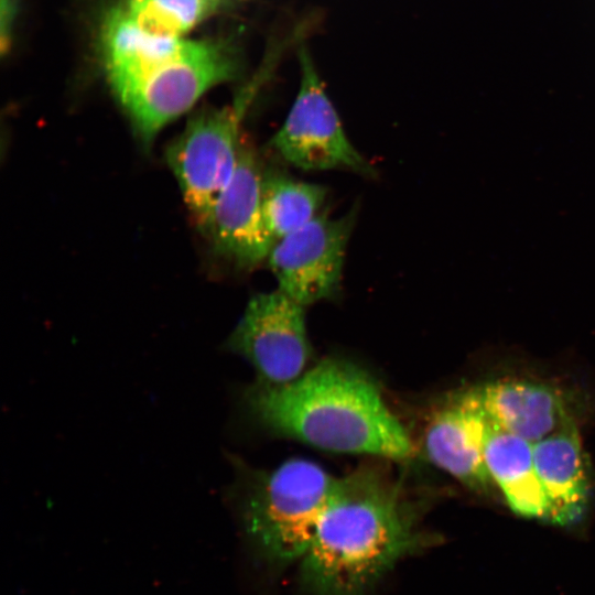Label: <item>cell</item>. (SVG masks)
<instances>
[{"instance_id":"cell-17","label":"cell","mask_w":595,"mask_h":595,"mask_svg":"<svg viewBox=\"0 0 595 595\" xmlns=\"http://www.w3.org/2000/svg\"><path fill=\"white\" fill-rule=\"evenodd\" d=\"M13 0H1V51L4 53L9 48L10 30L13 20Z\"/></svg>"},{"instance_id":"cell-7","label":"cell","mask_w":595,"mask_h":595,"mask_svg":"<svg viewBox=\"0 0 595 595\" xmlns=\"http://www.w3.org/2000/svg\"><path fill=\"white\" fill-rule=\"evenodd\" d=\"M304 309L279 289L257 294L225 346L253 366L257 381L292 382L305 372L311 356Z\"/></svg>"},{"instance_id":"cell-16","label":"cell","mask_w":595,"mask_h":595,"mask_svg":"<svg viewBox=\"0 0 595 595\" xmlns=\"http://www.w3.org/2000/svg\"><path fill=\"white\" fill-rule=\"evenodd\" d=\"M133 21L147 33L180 37L218 7L213 0H126Z\"/></svg>"},{"instance_id":"cell-3","label":"cell","mask_w":595,"mask_h":595,"mask_svg":"<svg viewBox=\"0 0 595 595\" xmlns=\"http://www.w3.org/2000/svg\"><path fill=\"white\" fill-rule=\"evenodd\" d=\"M336 482L317 464L300 458L271 472L245 469L232 495L250 544L271 564L300 562Z\"/></svg>"},{"instance_id":"cell-13","label":"cell","mask_w":595,"mask_h":595,"mask_svg":"<svg viewBox=\"0 0 595 595\" xmlns=\"http://www.w3.org/2000/svg\"><path fill=\"white\" fill-rule=\"evenodd\" d=\"M183 42L180 37L144 32L130 17L123 2L113 7L102 23L101 50L115 96L173 57Z\"/></svg>"},{"instance_id":"cell-18","label":"cell","mask_w":595,"mask_h":595,"mask_svg":"<svg viewBox=\"0 0 595 595\" xmlns=\"http://www.w3.org/2000/svg\"><path fill=\"white\" fill-rule=\"evenodd\" d=\"M213 1L219 6L224 0H213Z\"/></svg>"},{"instance_id":"cell-4","label":"cell","mask_w":595,"mask_h":595,"mask_svg":"<svg viewBox=\"0 0 595 595\" xmlns=\"http://www.w3.org/2000/svg\"><path fill=\"white\" fill-rule=\"evenodd\" d=\"M283 51L284 43L274 45L230 105L195 113L166 148L167 165L194 225L205 237L215 206L236 169L245 115Z\"/></svg>"},{"instance_id":"cell-12","label":"cell","mask_w":595,"mask_h":595,"mask_svg":"<svg viewBox=\"0 0 595 595\" xmlns=\"http://www.w3.org/2000/svg\"><path fill=\"white\" fill-rule=\"evenodd\" d=\"M533 461L549 499V522L566 526L578 520L587 502L588 482L574 420L533 443Z\"/></svg>"},{"instance_id":"cell-11","label":"cell","mask_w":595,"mask_h":595,"mask_svg":"<svg viewBox=\"0 0 595 595\" xmlns=\"http://www.w3.org/2000/svg\"><path fill=\"white\" fill-rule=\"evenodd\" d=\"M478 388L489 418L532 444L574 420L564 394L548 383L502 379Z\"/></svg>"},{"instance_id":"cell-8","label":"cell","mask_w":595,"mask_h":595,"mask_svg":"<svg viewBox=\"0 0 595 595\" xmlns=\"http://www.w3.org/2000/svg\"><path fill=\"white\" fill-rule=\"evenodd\" d=\"M354 213L339 218L317 215L277 240L268 256L279 290L304 307L339 291Z\"/></svg>"},{"instance_id":"cell-15","label":"cell","mask_w":595,"mask_h":595,"mask_svg":"<svg viewBox=\"0 0 595 595\" xmlns=\"http://www.w3.org/2000/svg\"><path fill=\"white\" fill-rule=\"evenodd\" d=\"M325 187L286 175L263 172L261 205L266 226L277 241L318 215Z\"/></svg>"},{"instance_id":"cell-1","label":"cell","mask_w":595,"mask_h":595,"mask_svg":"<svg viewBox=\"0 0 595 595\" xmlns=\"http://www.w3.org/2000/svg\"><path fill=\"white\" fill-rule=\"evenodd\" d=\"M249 416L271 432L316 448L404 461L414 447L376 381L355 364L324 359L282 386L245 389Z\"/></svg>"},{"instance_id":"cell-6","label":"cell","mask_w":595,"mask_h":595,"mask_svg":"<svg viewBox=\"0 0 595 595\" xmlns=\"http://www.w3.org/2000/svg\"><path fill=\"white\" fill-rule=\"evenodd\" d=\"M299 90L271 140L273 150L305 171L342 169L372 176L374 167L347 138L305 46L299 51Z\"/></svg>"},{"instance_id":"cell-10","label":"cell","mask_w":595,"mask_h":595,"mask_svg":"<svg viewBox=\"0 0 595 595\" xmlns=\"http://www.w3.org/2000/svg\"><path fill=\"white\" fill-rule=\"evenodd\" d=\"M488 429L479 388L457 392L432 416L424 435L425 453L468 489L489 493L495 484L484 455Z\"/></svg>"},{"instance_id":"cell-5","label":"cell","mask_w":595,"mask_h":595,"mask_svg":"<svg viewBox=\"0 0 595 595\" xmlns=\"http://www.w3.org/2000/svg\"><path fill=\"white\" fill-rule=\"evenodd\" d=\"M238 54L224 41H185L178 52L116 97L149 148L158 132L209 88L235 78Z\"/></svg>"},{"instance_id":"cell-9","label":"cell","mask_w":595,"mask_h":595,"mask_svg":"<svg viewBox=\"0 0 595 595\" xmlns=\"http://www.w3.org/2000/svg\"><path fill=\"white\" fill-rule=\"evenodd\" d=\"M262 177L256 150L241 140L235 172L215 206L206 235L216 253L245 269L267 259L275 242L263 218Z\"/></svg>"},{"instance_id":"cell-14","label":"cell","mask_w":595,"mask_h":595,"mask_svg":"<svg viewBox=\"0 0 595 595\" xmlns=\"http://www.w3.org/2000/svg\"><path fill=\"white\" fill-rule=\"evenodd\" d=\"M484 455L510 509L526 518L549 521L550 504L534 467L533 444L489 418Z\"/></svg>"},{"instance_id":"cell-2","label":"cell","mask_w":595,"mask_h":595,"mask_svg":"<svg viewBox=\"0 0 595 595\" xmlns=\"http://www.w3.org/2000/svg\"><path fill=\"white\" fill-rule=\"evenodd\" d=\"M418 510L378 468L338 478L300 560L309 595H367L405 555L423 545Z\"/></svg>"}]
</instances>
